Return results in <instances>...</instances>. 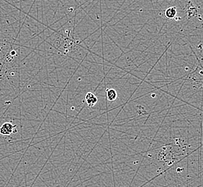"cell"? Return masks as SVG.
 Segmentation results:
<instances>
[{
  "mask_svg": "<svg viewBox=\"0 0 203 187\" xmlns=\"http://www.w3.org/2000/svg\"><path fill=\"white\" fill-rule=\"evenodd\" d=\"M15 125H13L10 123H6L0 127V134L2 135H9L13 132V130Z\"/></svg>",
  "mask_w": 203,
  "mask_h": 187,
  "instance_id": "6da1fadb",
  "label": "cell"
},
{
  "mask_svg": "<svg viewBox=\"0 0 203 187\" xmlns=\"http://www.w3.org/2000/svg\"><path fill=\"white\" fill-rule=\"evenodd\" d=\"M85 101L87 102L88 106L92 107L97 102V96L93 93L88 92L85 95Z\"/></svg>",
  "mask_w": 203,
  "mask_h": 187,
  "instance_id": "7a4b0ae2",
  "label": "cell"
},
{
  "mask_svg": "<svg viewBox=\"0 0 203 187\" xmlns=\"http://www.w3.org/2000/svg\"><path fill=\"white\" fill-rule=\"evenodd\" d=\"M106 96L109 101L113 102L117 98V94L114 89H107L106 91Z\"/></svg>",
  "mask_w": 203,
  "mask_h": 187,
  "instance_id": "3957f363",
  "label": "cell"
},
{
  "mask_svg": "<svg viewBox=\"0 0 203 187\" xmlns=\"http://www.w3.org/2000/svg\"><path fill=\"white\" fill-rule=\"evenodd\" d=\"M176 15H177V8L175 7H169L164 12V15L168 19H173Z\"/></svg>",
  "mask_w": 203,
  "mask_h": 187,
  "instance_id": "277c9868",
  "label": "cell"
},
{
  "mask_svg": "<svg viewBox=\"0 0 203 187\" xmlns=\"http://www.w3.org/2000/svg\"><path fill=\"white\" fill-rule=\"evenodd\" d=\"M15 51H13V52H12V55H15Z\"/></svg>",
  "mask_w": 203,
  "mask_h": 187,
  "instance_id": "5b68a950",
  "label": "cell"
}]
</instances>
